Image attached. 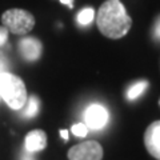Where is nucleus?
Instances as JSON below:
<instances>
[{"mask_svg":"<svg viewBox=\"0 0 160 160\" xmlns=\"http://www.w3.org/2000/svg\"><path fill=\"white\" fill-rule=\"evenodd\" d=\"M0 98L11 109H22L28 99L26 84L18 75L0 72Z\"/></svg>","mask_w":160,"mask_h":160,"instance_id":"f03ea898","label":"nucleus"},{"mask_svg":"<svg viewBox=\"0 0 160 160\" xmlns=\"http://www.w3.org/2000/svg\"><path fill=\"white\" fill-rule=\"evenodd\" d=\"M144 144L148 153L160 160V120L149 124L144 133Z\"/></svg>","mask_w":160,"mask_h":160,"instance_id":"0eeeda50","label":"nucleus"},{"mask_svg":"<svg viewBox=\"0 0 160 160\" xmlns=\"http://www.w3.org/2000/svg\"><path fill=\"white\" fill-rule=\"evenodd\" d=\"M47 147V135L42 129H33V131L28 132L26 140H24V148L27 152H39L46 149Z\"/></svg>","mask_w":160,"mask_h":160,"instance_id":"6e6552de","label":"nucleus"},{"mask_svg":"<svg viewBox=\"0 0 160 160\" xmlns=\"http://www.w3.org/2000/svg\"><path fill=\"white\" fill-rule=\"evenodd\" d=\"M95 18V11L92 8H84L82 12L78 15V23L82 26H88L89 23L93 20Z\"/></svg>","mask_w":160,"mask_h":160,"instance_id":"9b49d317","label":"nucleus"},{"mask_svg":"<svg viewBox=\"0 0 160 160\" xmlns=\"http://www.w3.org/2000/svg\"><path fill=\"white\" fill-rule=\"evenodd\" d=\"M96 24L99 31L106 38L120 39L131 29L132 19L120 0H107L98 11Z\"/></svg>","mask_w":160,"mask_h":160,"instance_id":"f257e3e1","label":"nucleus"},{"mask_svg":"<svg viewBox=\"0 0 160 160\" xmlns=\"http://www.w3.org/2000/svg\"><path fill=\"white\" fill-rule=\"evenodd\" d=\"M8 29L6 27H3V26H0V47L4 46V44L7 43V40H8Z\"/></svg>","mask_w":160,"mask_h":160,"instance_id":"ddd939ff","label":"nucleus"},{"mask_svg":"<svg viewBox=\"0 0 160 160\" xmlns=\"http://www.w3.org/2000/svg\"><path fill=\"white\" fill-rule=\"evenodd\" d=\"M24 111H23V115L26 118H33L36 116L38 112H39V107H40V103H39V99L38 96H35V95H32V96H29L27 99L26 104H24Z\"/></svg>","mask_w":160,"mask_h":160,"instance_id":"1a4fd4ad","label":"nucleus"},{"mask_svg":"<svg viewBox=\"0 0 160 160\" xmlns=\"http://www.w3.org/2000/svg\"><path fill=\"white\" fill-rule=\"evenodd\" d=\"M2 24L13 35H27L35 27V16L26 9L11 8L2 15Z\"/></svg>","mask_w":160,"mask_h":160,"instance_id":"7ed1b4c3","label":"nucleus"},{"mask_svg":"<svg viewBox=\"0 0 160 160\" xmlns=\"http://www.w3.org/2000/svg\"><path fill=\"white\" fill-rule=\"evenodd\" d=\"M22 160H35V159H33V156H32V153H31V152H27V151H26V153L23 155Z\"/></svg>","mask_w":160,"mask_h":160,"instance_id":"4468645a","label":"nucleus"},{"mask_svg":"<svg viewBox=\"0 0 160 160\" xmlns=\"http://www.w3.org/2000/svg\"><path fill=\"white\" fill-rule=\"evenodd\" d=\"M60 3L64 4V6H68L69 8L73 7V0H60Z\"/></svg>","mask_w":160,"mask_h":160,"instance_id":"2eb2a0df","label":"nucleus"},{"mask_svg":"<svg viewBox=\"0 0 160 160\" xmlns=\"http://www.w3.org/2000/svg\"><path fill=\"white\" fill-rule=\"evenodd\" d=\"M19 53L27 62H36L42 56L43 44L39 39L32 36H26L19 42Z\"/></svg>","mask_w":160,"mask_h":160,"instance_id":"423d86ee","label":"nucleus"},{"mask_svg":"<svg viewBox=\"0 0 160 160\" xmlns=\"http://www.w3.org/2000/svg\"><path fill=\"white\" fill-rule=\"evenodd\" d=\"M60 135H62V138L64 140L68 139V131H66V129H62V131H60Z\"/></svg>","mask_w":160,"mask_h":160,"instance_id":"dca6fc26","label":"nucleus"},{"mask_svg":"<svg viewBox=\"0 0 160 160\" xmlns=\"http://www.w3.org/2000/svg\"><path fill=\"white\" fill-rule=\"evenodd\" d=\"M69 160H102L103 147L96 140H87L79 143L68 151Z\"/></svg>","mask_w":160,"mask_h":160,"instance_id":"20e7f679","label":"nucleus"},{"mask_svg":"<svg viewBox=\"0 0 160 160\" xmlns=\"http://www.w3.org/2000/svg\"><path fill=\"white\" fill-rule=\"evenodd\" d=\"M0 99H2V98H0Z\"/></svg>","mask_w":160,"mask_h":160,"instance_id":"a211bd4d","label":"nucleus"},{"mask_svg":"<svg viewBox=\"0 0 160 160\" xmlns=\"http://www.w3.org/2000/svg\"><path fill=\"white\" fill-rule=\"evenodd\" d=\"M72 133L75 135V136L84 138V136H87V133H88V127L84 123L73 124L72 126Z\"/></svg>","mask_w":160,"mask_h":160,"instance_id":"f8f14e48","label":"nucleus"},{"mask_svg":"<svg viewBox=\"0 0 160 160\" xmlns=\"http://www.w3.org/2000/svg\"><path fill=\"white\" fill-rule=\"evenodd\" d=\"M156 33L160 36V23H159V26H158V28H156Z\"/></svg>","mask_w":160,"mask_h":160,"instance_id":"f3484780","label":"nucleus"},{"mask_svg":"<svg viewBox=\"0 0 160 160\" xmlns=\"http://www.w3.org/2000/svg\"><path fill=\"white\" fill-rule=\"evenodd\" d=\"M109 113L100 104H92L84 112V124L91 129H102L107 126Z\"/></svg>","mask_w":160,"mask_h":160,"instance_id":"39448f33","label":"nucleus"},{"mask_svg":"<svg viewBox=\"0 0 160 160\" xmlns=\"http://www.w3.org/2000/svg\"><path fill=\"white\" fill-rule=\"evenodd\" d=\"M147 86H148L147 82H139V83H136V84H133V86L128 89L127 98H128L129 100H135V99L139 98L140 95L144 92V89L147 88Z\"/></svg>","mask_w":160,"mask_h":160,"instance_id":"9d476101","label":"nucleus"}]
</instances>
